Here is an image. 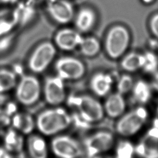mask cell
<instances>
[{
  "instance_id": "9a60e30c",
  "label": "cell",
  "mask_w": 158,
  "mask_h": 158,
  "mask_svg": "<svg viewBox=\"0 0 158 158\" xmlns=\"http://www.w3.org/2000/svg\"><path fill=\"white\" fill-rule=\"evenodd\" d=\"M114 79L106 72H99L94 73L89 81V87L92 92L98 97H106L110 93Z\"/></svg>"
},
{
  "instance_id": "277c9868",
  "label": "cell",
  "mask_w": 158,
  "mask_h": 158,
  "mask_svg": "<svg viewBox=\"0 0 158 158\" xmlns=\"http://www.w3.org/2000/svg\"><path fill=\"white\" fill-rule=\"evenodd\" d=\"M70 103L77 110L80 117L86 123L100 122L104 117L103 104L93 96L81 94L70 98Z\"/></svg>"
},
{
  "instance_id": "d6986e66",
  "label": "cell",
  "mask_w": 158,
  "mask_h": 158,
  "mask_svg": "<svg viewBox=\"0 0 158 158\" xmlns=\"http://www.w3.org/2000/svg\"><path fill=\"white\" fill-rule=\"evenodd\" d=\"M121 59L120 64L122 69L129 73L142 69L144 62V54L135 51L125 54Z\"/></svg>"
},
{
  "instance_id": "484cf974",
  "label": "cell",
  "mask_w": 158,
  "mask_h": 158,
  "mask_svg": "<svg viewBox=\"0 0 158 158\" xmlns=\"http://www.w3.org/2000/svg\"><path fill=\"white\" fill-rule=\"evenodd\" d=\"M144 62L142 70L147 73L154 74L158 71V56L152 51L144 53Z\"/></svg>"
},
{
  "instance_id": "ffe728a7",
  "label": "cell",
  "mask_w": 158,
  "mask_h": 158,
  "mask_svg": "<svg viewBox=\"0 0 158 158\" xmlns=\"http://www.w3.org/2000/svg\"><path fill=\"white\" fill-rule=\"evenodd\" d=\"M27 149L30 156L33 158H45L48 148L44 139L39 135H31L27 140Z\"/></svg>"
},
{
  "instance_id": "83f0119b",
  "label": "cell",
  "mask_w": 158,
  "mask_h": 158,
  "mask_svg": "<svg viewBox=\"0 0 158 158\" xmlns=\"http://www.w3.org/2000/svg\"><path fill=\"white\" fill-rule=\"evenodd\" d=\"M134 80L129 73L120 75L117 82V92L124 95L131 91L134 85Z\"/></svg>"
},
{
  "instance_id": "8992f818",
  "label": "cell",
  "mask_w": 158,
  "mask_h": 158,
  "mask_svg": "<svg viewBox=\"0 0 158 158\" xmlns=\"http://www.w3.org/2000/svg\"><path fill=\"white\" fill-rule=\"evenodd\" d=\"M40 94V83L35 76L24 75L17 85L16 98L23 105L28 106L34 104L38 100Z\"/></svg>"
},
{
  "instance_id": "ac0fdd59",
  "label": "cell",
  "mask_w": 158,
  "mask_h": 158,
  "mask_svg": "<svg viewBox=\"0 0 158 158\" xmlns=\"http://www.w3.org/2000/svg\"><path fill=\"white\" fill-rule=\"evenodd\" d=\"M14 6L18 25H24L31 21L36 14V6L27 0L18 1Z\"/></svg>"
},
{
  "instance_id": "6da1fadb",
  "label": "cell",
  "mask_w": 158,
  "mask_h": 158,
  "mask_svg": "<svg viewBox=\"0 0 158 158\" xmlns=\"http://www.w3.org/2000/svg\"><path fill=\"white\" fill-rule=\"evenodd\" d=\"M131 41L129 30L123 25L117 24L107 31L103 43L106 55L112 60L121 59L128 51Z\"/></svg>"
},
{
  "instance_id": "8d00e7d4",
  "label": "cell",
  "mask_w": 158,
  "mask_h": 158,
  "mask_svg": "<svg viewBox=\"0 0 158 158\" xmlns=\"http://www.w3.org/2000/svg\"><path fill=\"white\" fill-rule=\"evenodd\" d=\"M145 4H150L154 1V0H141Z\"/></svg>"
},
{
  "instance_id": "836d02e7",
  "label": "cell",
  "mask_w": 158,
  "mask_h": 158,
  "mask_svg": "<svg viewBox=\"0 0 158 158\" xmlns=\"http://www.w3.org/2000/svg\"><path fill=\"white\" fill-rule=\"evenodd\" d=\"M19 0H0V3H2L3 4H13L15 5Z\"/></svg>"
},
{
  "instance_id": "f1b7e54d",
  "label": "cell",
  "mask_w": 158,
  "mask_h": 158,
  "mask_svg": "<svg viewBox=\"0 0 158 158\" xmlns=\"http://www.w3.org/2000/svg\"><path fill=\"white\" fill-rule=\"evenodd\" d=\"M149 30L154 37L158 40V13L154 14L149 22Z\"/></svg>"
},
{
  "instance_id": "4316f807",
  "label": "cell",
  "mask_w": 158,
  "mask_h": 158,
  "mask_svg": "<svg viewBox=\"0 0 158 158\" xmlns=\"http://www.w3.org/2000/svg\"><path fill=\"white\" fill-rule=\"evenodd\" d=\"M115 153L118 158H130L135 154V146L128 140H122L118 143Z\"/></svg>"
},
{
  "instance_id": "8fae6325",
  "label": "cell",
  "mask_w": 158,
  "mask_h": 158,
  "mask_svg": "<svg viewBox=\"0 0 158 158\" xmlns=\"http://www.w3.org/2000/svg\"><path fill=\"white\" fill-rule=\"evenodd\" d=\"M43 93L48 103L53 106L60 104L65 98L64 80L58 75L47 77L44 81Z\"/></svg>"
},
{
  "instance_id": "52a82bcc",
  "label": "cell",
  "mask_w": 158,
  "mask_h": 158,
  "mask_svg": "<svg viewBox=\"0 0 158 158\" xmlns=\"http://www.w3.org/2000/svg\"><path fill=\"white\" fill-rule=\"evenodd\" d=\"M56 53L54 45L48 41L40 44L28 60V67L34 73L43 72L54 59Z\"/></svg>"
},
{
  "instance_id": "2e32d148",
  "label": "cell",
  "mask_w": 158,
  "mask_h": 158,
  "mask_svg": "<svg viewBox=\"0 0 158 158\" xmlns=\"http://www.w3.org/2000/svg\"><path fill=\"white\" fill-rule=\"evenodd\" d=\"M73 20L76 30L81 33H87L94 28L97 17L93 9L89 7H83L76 14L75 13Z\"/></svg>"
},
{
  "instance_id": "9c48e42d",
  "label": "cell",
  "mask_w": 158,
  "mask_h": 158,
  "mask_svg": "<svg viewBox=\"0 0 158 158\" xmlns=\"http://www.w3.org/2000/svg\"><path fill=\"white\" fill-rule=\"evenodd\" d=\"M53 153L62 158H75L83 154V149L77 140L67 135H59L51 141Z\"/></svg>"
},
{
  "instance_id": "7402d4cb",
  "label": "cell",
  "mask_w": 158,
  "mask_h": 158,
  "mask_svg": "<svg viewBox=\"0 0 158 158\" xmlns=\"http://www.w3.org/2000/svg\"><path fill=\"white\" fill-rule=\"evenodd\" d=\"M4 148L10 154L20 153L23 148V140L20 132L13 129L9 130L4 136Z\"/></svg>"
},
{
  "instance_id": "d590c367",
  "label": "cell",
  "mask_w": 158,
  "mask_h": 158,
  "mask_svg": "<svg viewBox=\"0 0 158 158\" xmlns=\"http://www.w3.org/2000/svg\"><path fill=\"white\" fill-rule=\"evenodd\" d=\"M156 115H157V117H156V119L154 121L153 126L158 127V105H157V106L156 107Z\"/></svg>"
},
{
  "instance_id": "d6a6232c",
  "label": "cell",
  "mask_w": 158,
  "mask_h": 158,
  "mask_svg": "<svg viewBox=\"0 0 158 158\" xmlns=\"http://www.w3.org/2000/svg\"><path fill=\"white\" fill-rule=\"evenodd\" d=\"M12 155L9 153L5 148H0V157H10Z\"/></svg>"
},
{
  "instance_id": "4fadbf2b",
  "label": "cell",
  "mask_w": 158,
  "mask_h": 158,
  "mask_svg": "<svg viewBox=\"0 0 158 158\" xmlns=\"http://www.w3.org/2000/svg\"><path fill=\"white\" fill-rule=\"evenodd\" d=\"M83 36L77 30L65 28L59 30L55 35L56 46L64 51H71L79 46Z\"/></svg>"
},
{
  "instance_id": "e575fe53",
  "label": "cell",
  "mask_w": 158,
  "mask_h": 158,
  "mask_svg": "<svg viewBox=\"0 0 158 158\" xmlns=\"http://www.w3.org/2000/svg\"><path fill=\"white\" fill-rule=\"evenodd\" d=\"M27 1L35 6L39 5V4H40L43 2H44L46 1V0H27Z\"/></svg>"
},
{
  "instance_id": "7c38bea8",
  "label": "cell",
  "mask_w": 158,
  "mask_h": 158,
  "mask_svg": "<svg viewBox=\"0 0 158 158\" xmlns=\"http://www.w3.org/2000/svg\"><path fill=\"white\" fill-rule=\"evenodd\" d=\"M135 154L145 158H158V127L152 126L135 146Z\"/></svg>"
},
{
  "instance_id": "cb8c5ba5",
  "label": "cell",
  "mask_w": 158,
  "mask_h": 158,
  "mask_svg": "<svg viewBox=\"0 0 158 158\" xmlns=\"http://www.w3.org/2000/svg\"><path fill=\"white\" fill-rule=\"evenodd\" d=\"M78 46L81 54L86 57L96 56L99 53L102 48L101 42L94 36L83 37Z\"/></svg>"
},
{
  "instance_id": "44dd1931",
  "label": "cell",
  "mask_w": 158,
  "mask_h": 158,
  "mask_svg": "<svg viewBox=\"0 0 158 158\" xmlns=\"http://www.w3.org/2000/svg\"><path fill=\"white\" fill-rule=\"evenodd\" d=\"M11 121L13 128L23 134L30 133L35 125V122L31 115L24 112L14 114Z\"/></svg>"
},
{
  "instance_id": "ba28073f",
  "label": "cell",
  "mask_w": 158,
  "mask_h": 158,
  "mask_svg": "<svg viewBox=\"0 0 158 158\" xmlns=\"http://www.w3.org/2000/svg\"><path fill=\"white\" fill-rule=\"evenodd\" d=\"M57 75L63 80H78L85 73L84 63L80 59L70 56L59 59L55 64Z\"/></svg>"
},
{
  "instance_id": "603a6c76",
  "label": "cell",
  "mask_w": 158,
  "mask_h": 158,
  "mask_svg": "<svg viewBox=\"0 0 158 158\" xmlns=\"http://www.w3.org/2000/svg\"><path fill=\"white\" fill-rule=\"evenodd\" d=\"M17 25L14 7L0 10V36L9 33L10 31Z\"/></svg>"
},
{
  "instance_id": "e0dca14e",
  "label": "cell",
  "mask_w": 158,
  "mask_h": 158,
  "mask_svg": "<svg viewBox=\"0 0 158 158\" xmlns=\"http://www.w3.org/2000/svg\"><path fill=\"white\" fill-rule=\"evenodd\" d=\"M152 88L151 84L144 80H138L134 83L131 90L132 98L139 105L147 104L152 98Z\"/></svg>"
},
{
  "instance_id": "d4e9b609",
  "label": "cell",
  "mask_w": 158,
  "mask_h": 158,
  "mask_svg": "<svg viewBox=\"0 0 158 158\" xmlns=\"http://www.w3.org/2000/svg\"><path fill=\"white\" fill-rule=\"evenodd\" d=\"M17 83L15 73L7 69H0V93L9 91Z\"/></svg>"
},
{
  "instance_id": "f546056e",
  "label": "cell",
  "mask_w": 158,
  "mask_h": 158,
  "mask_svg": "<svg viewBox=\"0 0 158 158\" xmlns=\"http://www.w3.org/2000/svg\"><path fill=\"white\" fill-rule=\"evenodd\" d=\"M11 36L9 33L0 36V51L7 48L10 44Z\"/></svg>"
},
{
  "instance_id": "30bf717a",
  "label": "cell",
  "mask_w": 158,
  "mask_h": 158,
  "mask_svg": "<svg viewBox=\"0 0 158 158\" xmlns=\"http://www.w3.org/2000/svg\"><path fill=\"white\" fill-rule=\"evenodd\" d=\"M46 10L56 22L66 24L73 19L75 10L69 0H46Z\"/></svg>"
},
{
  "instance_id": "3957f363",
  "label": "cell",
  "mask_w": 158,
  "mask_h": 158,
  "mask_svg": "<svg viewBox=\"0 0 158 158\" xmlns=\"http://www.w3.org/2000/svg\"><path fill=\"white\" fill-rule=\"evenodd\" d=\"M148 117L149 112L147 109L143 105H138L117 118L115 126V131L122 137L132 136L141 130Z\"/></svg>"
},
{
  "instance_id": "1f68e13d",
  "label": "cell",
  "mask_w": 158,
  "mask_h": 158,
  "mask_svg": "<svg viewBox=\"0 0 158 158\" xmlns=\"http://www.w3.org/2000/svg\"><path fill=\"white\" fill-rule=\"evenodd\" d=\"M151 86L153 89L158 92V71L154 73Z\"/></svg>"
},
{
  "instance_id": "5bb4252c",
  "label": "cell",
  "mask_w": 158,
  "mask_h": 158,
  "mask_svg": "<svg viewBox=\"0 0 158 158\" xmlns=\"http://www.w3.org/2000/svg\"><path fill=\"white\" fill-rule=\"evenodd\" d=\"M105 115L111 118H118L126 111L127 103L123 94L115 92L109 93L103 104Z\"/></svg>"
},
{
  "instance_id": "4dcf8cb0",
  "label": "cell",
  "mask_w": 158,
  "mask_h": 158,
  "mask_svg": "<svg viewBox=\"0 0 158 158\" xmlns=\"http://www.w3.org/2000/svg\"><path fill=\"white\" fill-rule=\"evenodd\" d=\"M9 122V118L8 117V114L0 110V125L7 124Z\"/></svg>"
},
{
  "instance_id": "5b68a950",
  "label": "cell",
  "mask_w": 158,
  "mask_h": 158,
  "mask_svg": "<svg viewBox=\"0 0 158 158\" xmlns=\"http://www.w3.org/2000/svg\"><path fill=\"white\" fill-rule=\"evenodd\" d=\"M114 143L115 137L110 131L106 130L97 131L85 139L84 143L85 153L88 157L97 156L109 151Z\"/></svg>"
},
{
  "instance_id": "7a4b0ae2",
  "label": "cell",
  "mask_w": 158,
  "mask_h": 158,
  "mask_svg": "<svg viewBox=\"0 0 158 158\" xmlns=\"http://www.w3.org/2000/svg\"><path fill=\"white\" fill-rule=\"evenodd\" d=\"M71 122V117L65 109L55 107L41 112L35 123L41 133L45 135H52L67 128Z\"/></svg>"
}]
</instances>
